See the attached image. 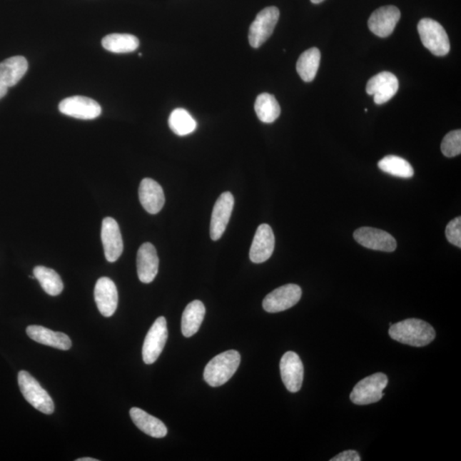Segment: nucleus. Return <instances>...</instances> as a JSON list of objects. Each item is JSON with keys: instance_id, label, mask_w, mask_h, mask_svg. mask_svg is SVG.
Masks as SVG:
<instances>
[{"instance_id": "1", "label": "nucleus", "mask_w": 461, "mask_h": 461, "mask_svg": "<svg viewBox=\"0 0 461 461\" xmlns=\"http://www.w3.org/2000/svg\"><path fill=\"white\" fill-rule=\"evenodd\" d=\"M389 334L395 341L414 347L428 345L436 338L432 326L419 319H407L391 325Z\"/></svg>"}, {"instance_id": "2", "label": "nucleus", "mask_w": 461, "mask_h": 461, "mask_svg": "<svg viewBox=\"0 0 461 461\" xmlns=\"http://www.w3.org/2000/svg\"><path fill=\"white\" fill-rule=\"evenodd\" d=\"M240 362L241 356L237 350H228L216 355L204 370V380L212 387L225 385L237 372Z\"/></svg>"}, {"instance_id": "3", "label": "nucleus", "mask_w": 461, "mask_h": 461, "mask_svg": "<svg viewBox=\"0 0 461 461\" xmlns=\"http://www.w3.org/2000/svg\"><path fill=\"white\" fill-rule=\"evenodd\" d=\"M422 44L437 56H446L450 51L449 36L442 26L437 21L424 19L417 24Z\"/></svg>"}, {"instance_id": "4", "label": "nucleus", "mask_w": 461, "mask_h": 461, "mask_svg": "<svg viewBox=\"0 0 461 461\" xmlns=\"http://www.w3.org/2000/svg\"><path fill=\"white\" fill-rule=\"evenodd\" d=\"M19 385L24 398L36 410L45 415L54 414V401L47 391L42 388L40 383L31 374L26 371L19 372Z\"/></svg>"}, {"instance_id": "5", "label": "nucleus", "mask_w": 461, "mask_h": 461, "mask_svg": "<svg viewBox=\"0 0 461 461\" xmlns=\"http://www.w3.org/2000/svg\"><path fill=\"white\" fill-rule=\"evenodd\" d=\"M388 385V378L382 373L365 378L355 386L350 394L352 402L356 405H368L380 402L384 397L383 390Z\"/></svg>"}, {"instance_id": "6", "label": "nucleus", "mask_w": 461, "mask_h": 461, "mask_svg": "<svg viewBox=\"0 0 461 461\" xmlns=\"http://www.w3.org/2000/svg\"><path fill=\"white\" fill-rule=\"evenodd\" d=\"M278 19L280 11L277 7H268L260 11L250 27V45L253 48L263 46L272 36Z\"/></svg>"}, {"instance_id": "7", "label": "nucleus", "mask_w": 461, "mask_h": 461, "mask_svg": "<svg viewBox=\"0 0 461 461\" xmlns=\"http://www.w3.org/2000/svg\"><path fill=\"white\" fill-rule=\"evenodd\" d=\"M168 337L167 320L159 317L152 325L143 342L142 355L143 363L153 364L158 359L166 345Z\"/></svg>"}, {"instance_id": "8", "label": "nucleus", "mask_w": 461, "mask_h": 461, "mask_svg": "<svg viewBox=\"0 0 461 461\" xmlns=\"http://www.w3.org/2000/svg\"><path fill=\"white\" fill-rule=\"evenodd\" d=\"M301 298V287L294 284L285 285L269 293L264 298L263 306L268 313L282 312L295 306Z\"/></svg>"}, {"instance_id": "9", "label": "nucleus", "mask_w": 461, "mask_h": 461, "mask_svg": "<svg viewBox=\"0 0 461 461\" xmlns=\"http://www.w3.org/2000/svg\"><path fill=\"white\" fill-rule=\"evenodd\" d=\"M62 114L81 120H93L101 115V106L95 100L83 96H74L59 103Z\"/></svg>"}, {"instance_id": "10", "label": "nucleus", "mask_w": 461, "mask_h": 461, "mask_svg": "<svg viewBox=\"0 0 461 461\" xmlns=\"http://www.w3.org/2000/svg\"><path fill=\"white\" fill-rule=\"evenodd\" d=\"M355 241L373 250L393 252L397 243L392 235L380 229L360 228L354 233Z\"/></svg>"}, {"instance_id": "11", "label": "nucleus", "mask_w": 461, "mask_h": 461, "mask_svg": "<svg viewBox=\"0 0 461 461\" xmlns=\"http://www.w3.org/2000/svg\"><path fill=\"white\" fill-rule=\"evenodd\" d=\"M280 373L283 383L290 392H298L302 388L304 368L299 355L293 351H288L282 356Z\"/></svg>"}, {"instance_id": "12", "label": "nucleus", "mask_w": 461, "mask_h": 461, "mask_svg": "<svg viewBox=\"0 0 461 461\" xmlns=\"http://www.w3.org/2000/svg\"><path fill=\"white\" fill-rule=\"evenodd\" d=\"M234 206V198L227 191L220 196L213 208L211 221V238L216 241L223 236L228 227Z\"/></svg>"}, {"instance_id": "13", "label": "nucleus", "mask_w": 461, "mask_h": 461, "mask_svg": "<svg viewBox=\"0 0 461 461\" xmlns=\"http://www.w3.org/2000/svg\"><path fill=\"white\" fill-rule=\"evenodd\" d=\"M399 82L397 76L390 72H381L370 79L367 84V93L373 95L374 102L383 104L390 101L397 94Z\"/></svg>"}, {"instance_id": "14", "label": "nucleus", "mask_w": 461, "mask_h": 461, "mask_svg": "<svg viewBox=\"0 0 461 461\" xmlns=\"http://www.w3.org/2000/svg\"><path fill=\"white\" fill-rule=\"evenodd\" d=\"M101 239L104 255L108 262L118 260L123 251V241L118 223L111 217H106L102 223Z\"/></svg>"}, {"instance_id": "15", "label": "nucleus", "mask_w": 461, "mask_h": 461, "mask_svg": "<svg viewBox=\"0 0 461 461\" xmlns=\"http://www.w3.org/2000/svg\"><path fill=\"white\" fill-rule=\"evenodd\" d=\"M401 19V11L393 6H384L373 11L368 20V28L377 36L385 38L393 33Z\"/></svg>"}, {"instance_id": "16", "label": "nucleus", "mask_w": 461, "mask_h": 461, "mask_svg": "<svg viewBox=\"0 0 461 461\" xmlns=\"http://www.w3.org/2000/svg\"><path fill=\"white\" fill-rule=\"evenodd\" d=\"M275 238L273 229L268 224L260 225L256 230L250 250L252 263H263L271 258L275 250Z\"/></svg>"}, {"instance_id": "17", "label": "nucleus", "mask_w": 461, "mask_h": 461, "mask_svg": "<svg viewBox=\"0 0 461 461\" xmlns=\"http://www.w3.org/2000/svg\"><path fill=\"white\" fill-rule=\"evenodd\" d=\"M94 298L102 315L111 317L115 314L118 305V291L111 278L102 277L96 283Z\"/></svg>"}, {"instance_id": "18", "label": "nucleus", "mask_w": 461, "mask_h": 461, "mask_svg": "<svg viewBox=\"0 0 461 461\" xmlns=\"http://www.w3.org/2000/svg\"><path fill=\"white\" fill-rule=\"evenodd\" d=\"M159 258L156 248L145 243L139 248L137 255V271L139 280L149 284L158 275Z\"/></svg>"}, {"instance_id": "19", "label": "nucleus", "mask_w": 461, "mask_h": 461, "mask_svg": "<svg viewBox=\"0 0 461 461\" xmlns=\"http://www.w3.org/2000/svg\"><path fill=\"white\" fill-rule=\"evenodd\" d=\"M138 197L143 208L151 215L158 214L164 206L165 197L162 186L150 178L141 181Z\"/></svg>"}, {"instance_id": "20", "label": "nucleus", "mask_w": 461, "mask_h": 461, "mask_svg": "<svg viewBox=\"0 0 461 461\" xmlns=\"http://www.w3.org/2000/svg\"><path fill=\"white\" fill-rule=\"evenodd\" d=\"M28 336L41 345L54 347L61 350H69L72 346L71 339L68 335L54 332L41 325H29L26 330Z\"/></svg>"}, {"instance_id": "21", "label": "nucleus", "mask_w": 461, "mask_h": 461, "mask_svg": "<svg viewBox=\"0 0 461 461\" xmlns=\"http://www.w3.org/2000/svg\"><path fill=\"white\" fill-rule=\"evenodd\" d=\"M28 69V61L24 56L9 58L0 63V80L8 88H11L23 79Z\"/></svg>"}, {"instance_id": "22", "label": "nucleus", "mask_w": 461, "mask_h": 461, "mask_svg": "<svg viewBox=\"0 0 461 461\" xmlns=\"http://www.w3.org/2000/svg\"><path fill=\"white\" fill-rule=\"evenodd\" d=\"M130 416L137 427L151 437L163 438L168 434V429L158 417L147 414L141 408L133 407Z\"/></svg>"}, {"instance_id": "23", "label": "nucleus", "mask_w": 461, "mask_h": 461, "mask_svg": "<svg viewBox=\"0 0 461 461\" xmlns=\"http://www.w3.org/2000/svg\"><path fill=\"white\" fill-rule=\"evenodd\" d=\"M204 316H206V307L199 300H195L186 306L182 315L181 332L186 338L193 337L198 332Z\"/></svg>"}, {"instance_id": "24", "label": "nucleus", "mask_w": 461, "mask_h": 461, "mask_svg": "<svg viewBox=\"0 0 461 461\" xmlns=\"http://www.w3.org/2000/svg\"><path fill=\"white\" fill-rule=\"evenodd\" d=\"M102 46L113 54H129L138 49L139 41L132 34H112L103 39Z\"/></svg>"}, {"instance_id": "25", "label": "nucleus", "mask_w": 461, "mask_h": 461, "mask_svg": "<svg viewBox=\"0 0 461 461\" xmlns=\"http://www.w3.org/2000/svg\"><path fill=\"white\" fill-rule=\"evenodd\" d=\"M320 64V51L318 48H310L300 56L297 63V71L305 82L314 81Z\"/></svg>"}, {"instance_id": "26", "label": "nucleus", "mask_w": 461, "mask_h": 461, "mask_svg": "<svg viewBox=\"0 0 461 461\" xmlns=\"http://www.w3.org/2000/svg\"><path fill=\"white\" fill-rule=\"evenodd\" d=\"M255 111L259 120L264 123H273L280 116V106L275 96L264 93L255 100Z\"/></svg>"}, {"instance_id": "27", "label": "nucleus", "mask_w": 461, "mask_h": 461, "mask_svg": "<svg viewBox=\"0 0 461 461\" xmlns=\"http://www.w3.org/2000/svg\"><path fill=\"white\" fill-rule=\"evenodd\" d=\"M378 167L383 172L395 177L403 178V179H410L415 175L412 165L407 160L397 156H385L378 162Z\"/></svg>"}, {"instance_id": "28", "label": "nucleus", "mask_w": 461, "mask_h": 461, "mask_svg": "<svg viewBox=\"0 0 461 461\" xmlns=\"http://www.w3.org/2000/svg\"><path fill=\"white\" fill-rule=\"evenodd\" d=\"M34 275L48 295L55 297L62 293L64 290L62 278L54 269L37 266L34 268Z\"/></svg>"}, {"instance_id": "29", "label": "nucleus", "mask_w": 461, "mask_h": 461, "mask_svg": "<svg viewBox=\"0 0 461 461\" xmlns=\"http://www.w3.org/2000/svg\"><path fill=\"white\" fill-rule=\"evenodd\" d=\"M169 128L179 136L193 133L197 128V121L185 108H178L171 113L168 118Z\"/></svg>"}, {"instance_id": "30", "label": "nucleus", "mask_w": 461, "mask_h": 461, "mask_svg": "<svg viewBox=\"0 0 461 461\" xmlns=\"http://www.w3.org/2000/svg\"><path fill=\"white\" fill-rule=\"evenodd\" d=\"M441 150L447 158H455L461 153V131L455 130L443 138Z\"/></svg>"}, {"instance_id": "31", "label": "nucleus", "mask_w": 461, "mask_h": 461, "mask_svg": "<svg viewBox=\"0 0 461 461\" xmlns=\"http://www.w3.org/2000/svg\"><path fill=\"white\" fill-rule=\"evenodd\" d=\"M446 237L452 245L461 248V218L456 217L446 228Z\"/></svg>"}, {"instance_id": "32", "label": "nucleus", "mask_w": 461, "mask_h": 461, "mask_svg": "<svg viewBox=\"0 0 461 461\" xmlns=\"http://www.w3.org/2000/svg\"><path fill=\"white\" fill-rule=\"evenodd\" d=\"M360 457L358 452L355 450H347L345 452H343V453H340L337 456H335L334 458L330 459V461H360Z\"/></svg>"}, {"instance_id": "33", "label": "nucleus", "mask_w": 461, "mask_h": 461, "mask_svg": "<svg viewBox=\"0 0 461 461\" xmlns=\"http://www.w3.org/2000/svg\"><path fill=\"white\" fill-rule=\"evenodd\" d=\"M8 88V86L4 85L3 81L0 80V99L3 98L4 96L6 95Z\"/></svg>"}, {"instance_id": "34", "label": "nucleus", "mask_w": 461, "mask_h": 461, "mask_svg": "<svg viewBox=\"0 0 461 461\" xmlns=\"http://www.w3.org/2000/svg\"><path fill=\"white\" fill-rule=\"evenodd\" d=\"M76 461H98V460H96L93 458H80L77 459Z\"/></svg>"}, {"instance_id": "35", "label": "nucleus", "mask_w": 461, "mask_h": 461, "mask_svg": "<svg viewBox=\"0 0 461 461\" xmlns=\"http://www.w3.org/2000/svg\"><path fill=\"white\" fill-rule=\"evenodd\" d=\"M313 4H320L325 1V0H310Z\"/></svg>"}]
</instances>
